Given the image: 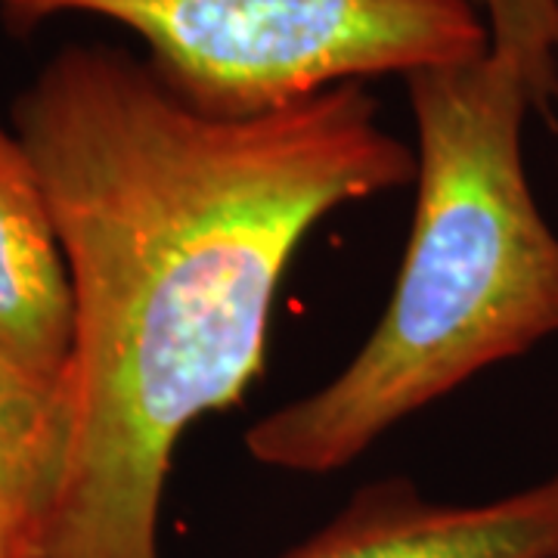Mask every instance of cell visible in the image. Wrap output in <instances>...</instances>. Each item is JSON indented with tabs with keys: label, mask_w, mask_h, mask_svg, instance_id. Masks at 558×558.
Listing matches in <instances>:
<instances>
[{
	"label": "cell",
	"mask_w": 558,
	"mask_h": 558,
	"mask_svg": "<svg viewBox=\"0 0 558 558\" xmlns=\"http://www.w3.org/2000/svg\"><path fill=\"white\" fill-rule=\"evenodd\" d=\"M10 124L72 289V444L40 558H159L180 438L260 376L304 236L413 183L416 153L366 84L218 119L106 40L62 44Z\"/></svg>",
	"instance_id": "cell-1"
},
{
	"label": "cell",
	"mask_w": 558,
	"mask_h": 558,
	"mask_svg": "<svg viewBox=\"0 0 558 558\" xmlns=\"http://www.w3.org/2000/svg\"><path fill=\"white\" fill-rule=\"evenodd\" d=\"M282 558H558V469L484 502H440L379 478Z\"/></svg>",
	"instance_id": "cell-4"
},
{
	"label": "cell",
	"mask_w": 558,
	"mask_h": 558,
	"mask_svg": "<svg viewBox=\"0 0 558 558\" xmlns=\"http://www.w3.org/2000/svg\"><path fill=\"white\" fill-rule=\"evenodd\" d=\"M60 16L128 28L180 100L218 119L490 53L475 0H0L16 40Z\"/></svg>",
	"instance_id": "cell-3"
},
{
	"label": "cell",
	"mask_w": 558,
	"mask_h": 558,
	"mask_svg": "<svg viewBox=\"0 0 558 558\" xmlns=\"http://www.w3.org/2000/svg\"><path fill=\"white\" fill-rule=\"evenodd\" d=\"M0 348L40 376L65 379L72 289L38 168L0 119Z\"/></svg>",
	"instance_id": "cell-5"
},
{
	"label": "cell",
	"mask_w": 558,
	"mask_h": 558,
	"mask_svg": "<svg viewBox=\"0 0 558 558\" xmlns=\"http://www.w3.org/2000/svg\"><path fill=\"white\" fill-rule=\"evenodd\" d=\"M556 3H558V0H556Z\"/></svg>",
	"instance_id": "cell-8"
},
{
	"label": "cell",
	"mask_w": 558,
	"mask_h": 558,
	"mask_svg": "<svg viewBox=\"0 0 558 558\" xmlns=\"http://www.w3.org/2000/svg\"><path fill=\"white\" fill-rule=\"evenodd\" d=\"M490 32V50L519 69L534 116L558 112V3L556 0H475Z\"/></svg>",
	"instance_id": "cell-7"
},
{
	"label": "cell",
	"mask_w": 558,
	"mask_h": 558,
	"mask_svg": "<svg viewBox=\"0 0 558 558\" xmlns=\"http://www.w3.org/2000/svg\"><path fill=\"white\" fill-rule=\"evenodd\" d=\"M416 205L385 314L317 391L245 432V453L292 475H332L484 369L558 336V233L524 165L534 116L499 53L413 72Z\"/></svg>",
	"instance_id": "cell-2"
},
{
	"label": "cell",
	"mask_w": 558,
	"mask_h": 558,
	"mask_svg": "<svg viewBox=\"0 0 558 558\" xmlns=\"http://www.w3.org/2000/svg\"><path fill=\"white\" fill-rule=\"evenodd\" d=\"M72 444L69 381L0 348V558H40Z\"/></svg>",
	"instance_id": "cell-6"
}]
</instances>
